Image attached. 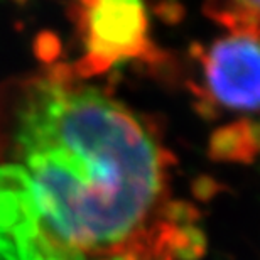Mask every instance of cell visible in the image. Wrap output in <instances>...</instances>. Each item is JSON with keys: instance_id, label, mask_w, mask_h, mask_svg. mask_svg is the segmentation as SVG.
Segmentation results:
<instances>
[{"instance_id": "obj_1", "label": "cell", "mask_w": 260, "mask_h": 260, "mask_svg": "<svg viewBox=\"0 0 260 260\" xmlns=\"http://www.w3.org/2000/svg\"><path fill=\"white\" fill-rule=\"evenodd\" d=\"M0 159L24 168L41 226L64 260L128 247L178 220L152 132L68 68L0 85Z\"/></svg>"}, {"instance_id": "obj_2", "label": "cell", "mask_w": 260, "mask_h": 260, "mask_svg": "<svg viewBox=\"0 0 260 260\" xmlns=\"http://www.w3.org/2000/svg\"><path fill=\"white\" fill-rule=\"evenodd\" d=\"M76 24L83 34L85 56L76 75H96L118 61L150 53L149 20L137 2H86L78 5Z\"/></svg>"}, {"instance_id": "obj_3", "label": "cell", "mask_w": 260, "mask_h": 260, "mask_svg": "<svg viewBox=\"0 0 260 260\" xmlns=\"http://www.w3.org/2000/svg\"><path fill=\"white\" fill-rule=\"evenodd\" d=\"M0 260H64L41 226L24 168L14 162L0 166Z\"/></svg>"}, {"instance_id": "obj_4", "label": "cell", "mask_w": 260, "mask_h": 260, "mask_svg": "<svg viewBox=\"0 0 260 260\" xmlns=\"http://www.w3.org/2000/svg\"><path fill=\"white\" fill-rule=\"evenodd\" d=\"M208 90L221 107L260 110V36L233 34L205 56Z\"/></svg>"}, {"instance_id": "obj_5", "label": "cell", "mask_w": 260, "mask_h": 260, "mask_svg": "<svg viewBox=\"0 0 260 260\" xmlns=\"http://www.w3.org/2000/svg\"><path fill=\"white\" fill-rule=\"evenodd\" d=\"M193 245L191 230L176 220L128 247L81 260H176Z\"/></svg>"}]
</instances>
